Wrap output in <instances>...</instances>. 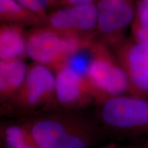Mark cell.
<instances>
[{"instance_id": "1", "label": "cell", "mask_w": 148, "mask_h": 148, "mask_svg": "<svg viewBox=\"0 0 148 148\" xmlns=\"http://www.w3.org/2000/svg\"><path fill=\"white\" fill-rule=\"evenodd\" d=\"M95 39L65 36L44 25L33 27L27 32V55L36 63L57 72L71 55Z\"/></svg>"}, {"instance_id": "12", "label": "cell", "mask_w": 148, "mask_h": 148, "mask_svg": "<svg viewBox=\"0 0 148 148\" xmlns=\"http://www.w3.org/2000/svg\"><path fill=\"white\" fill-rule=\"evenodd\" d=\"M0 19L2 23H12L34 27L43 26V21L32 11L15 0H0Z\"/></svg>"}, {"instance_id": "6", "label": "cell", "mask_w": 148, "mask_h": 148, "mask_svg": "<svg viewBox=\"0 0 148 148\" xmlns=\"http://www.w3.org/2000/svg\"><path fill=\"white\" fill-rule=\"evenodd\" d=\"M97 8L95 3L64 6L48 14L44 26L65 36L96 38Z\"/></svg>"}, {"instance_id": "10", "label": "cell", "mask_w": 148, "mask_h": 148, "mask_svg": "<svg viewBox=\"0 0 148 148\" xmlns=\"http://www.w3.org/2000/svg\"><path fill=\"white\" fill-rule=\"evenodd\" d=\"M28 66L23 59L0 61V99L4 104L18 91L26 77Z\"/></svg>"}, {"instance_id": "14", "label": "cell", "mask_w": 148, "mask_h": 148, "mask_svg": "<svg viewBox=\"0 0 148 148\" xmlns=\"http://www.w3.org/2000/svg\"><path fill=\"white\" fill-rule=\"evenodd\" d=\"M90 142L89 130L81 123L66 135L56 148H88Z\"/></svg>"}, {"instance_id": "15", "label": "cell", "mask_w": 148, "mask_h": 148, "mask_svg": "<svg viewBox=\"0 0 148 148\" xmlns=\"http://www.w3.org/2000/svg\"><path fill=\"white\" fill-rule=\"evenodd\" d=\"M25 8L36 14L45 22L48 14L52 12L53 8L58 6V0H15Z\"/></svg>"}, {"instance_id": "7", "label": "cell", "mask_w": 148, "mask_h": 148, "mask_svg": "<svg viewBox=\"0 0 148 148\" xmlns=\"http://www.w3.org/2000/svg\"><path fill=\"white\" fill-rule=\"evenodd\" d=\"M114 48L128 77L130 95L148 99V44L125 38Z\"/></svg>"}, {"instance_id": "8", "label": "cell", "mask_w": 148, "mask_h": 148, "mask_svg": "<svg viewBox=\"0 0 148 148\" xmlns=\"http://www.w3.org/2000/svg\"><path fill=\"white\" fill-rule=\"evenodd\" d=\"M56 73L55 91L58 104L66 108H80L95 99L84 77L66 66Z\"/></svg>"}, {"instance_id": "4", "label": "cell", "mask_w": 148, "mask_h": 148, "mask_svg": "<svg viewBox=\"0 0 148 148\" xmlns=\"http://www.w3.org/2000/svg\"><path fill=\"white\" fill-rule=\"evenodd\" d=\"M99 116L108 127L123 134L148 135V99L132 95L110 97L101 103Z\"/></svg>"}, {"instance_id": "2", "label": "cell", "mask_w": 148, "mask_h": 148, "mask_svg": "<svg viewBox=\"0 0 148 148\" xmlns=\"http://www.w3.org/2000/svg\"><path fill=\"white\" fill-rule=\"evenodd\" d=\"M52 71L36 62L29 65L23 85L16 95L3 104V109L7 112L25 114L54 107L57 103L56 75Z\"/></svg>"}, {"instance_id": "16", "label": "cell", "mask_w": 148, "mask_h": 148, "mask_svg": "<svg viewBox=\"0 0 148 148\" xmlns=\"http://www.w3.org/2000/svg\"><path fill=\"white\" fill-rule=\"evenodd\" d=\"M132 23L148 32V0H136V14Z\"/></svg>"}, {"instance_id": "11", "label": "cell", "mask_w": 148, "mask_h": 148, "mask_svg": "<svg viewBox=\"0 0 148 148\" xmlns=\"http://www.w3.org/2000/svg\"><path fill=\"white\" fill-rule=\"evenodd\" d=\"M27 55V32L24 26L1 23L0 26V60L23 59Z\"/></svg>"}, {"instance_id": "3", "label": "cell", "mask_w": 148, "mask_h": 148, "mask_svg": "<svg viewBox=\"0 0 148 148\" xmlns=\"http://www.w3.org/2000/svg\"><path fill=\"white\" fill-rule=\"evenodd\" d=\"M86 79L98 102L127 93L130 95V85L125 71L115 55L99 40L96 41L94 56Z\"/></svg>"}, {"instance_id": "5", "label": "cell", "mask_w": 148, "mask_h": 148, "mask_svg": "<svg viewBox=\"0 0 148 148\" xmlns=\"http://www.w3.org/2000/svg\"><path fill=\"white\" fill-rule=\"evenodd\" d=\"M97 36L114 47L125 39L124 33L136 14V0H98Z\"/></svg>"}, {"instance_id": "18", "label": "cell", "mask_w": 148, "mask_h": 148, "mask_svg": "<svg viewBox=\"0 0 148 148\" xmlns=\"http://www.w3.org/2000/svg\"><path fill=\"white\" fill-rule=\"evenodd\" d=\"M98 0H58L59 4L63 6H70V5L89 4V3H95Z\"/></svg>"}, {"instance_id": "19", "label": "cell", "mask_w": 148, "mask_h": 148, "mask_svg": "<svg viewBox=\"0 0 148 148\" xmlns=\"http://www.w3.org/2000/svg\"><path fill=\"white\" fill-rule=\"evenodd\" d=\"M129 148H130V147H129Z\"/></svg>"}, {"instance_id": "13", "label": "cell", "mask_w": 148, "mask_h": 148, "mask_svg": "<svg viewBox=\"0 0 148 148\" xmlns=\"http://www.w3.org/2000/svg\"><path fill=\"white\" fill-rule=\"evenodd\" d=\"M6 148H40L25 125L8 124L1 130Z\"/></svg>"}, {"instance_id": "17", "label": "cell", "mask_w": 148, "mask_h": 148, "mask_svg": "<svg viewBox=\"0 0 148 148\" xmlns=\"http://www.w3.org/2000/svg\"><path fill=\"white\" fill-rule=\"evenodd\" d=\"M132 38L138 42H145L148 44V32L143 30L135 24L131 25Z\"/></svg>"}, {"instance_id": "9", "label": "cell", "mask_w": 148, "mask_h": 148, "mask_svg": "<svg viewBox=\"0 0 148 148\" xmlns=\"http://www.w3.org/2000/svg\"><path fill=\"white\" fill-rule=\"evenodd\" d=\"M81 123L67 116L47 115L35 118L24 125L40 148H56L66 135Z\"/></svg>"}]
</instances>
